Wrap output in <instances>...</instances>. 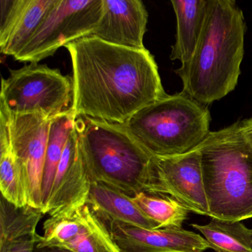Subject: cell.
<instances>
[{"mask_svg": "<svg viewBox=\"0 0 252 252\" xmlns=\"http://www.w3.org/2000/svg\"><path fill=\"white\" fill-rule=\"evenodd\" d=\"M73 67L71 110L124 125L135 113L166 96L158 67L146 48L117 46L94 36L66 45Z\"/></svg>", "mask_w": 252, "mask_h": 252, "instance_id": "6da1fadb", "label": "cell"}, {"mask_svg": "<svg viewBox=\"0 0 252 252\" xmlns=\"http://www.w3.org/2000/svg\"><path fill=\"white\" fill-rule=\"evenodd\" d=\"M246 25L232 0H208L203 31L192 57L175 73L183 92L204 105L235 89L244 55Z\"/></svg>", "mask_w": 252, "mask_h": 252, "instance_id": "7a4b0ae2", "label": "cell"}, {"mask_svg": "<svg viewBox=\"0 0 252 252\" xmlns=\"http://www.w3.org/2000/svg\"><path fill=\"white\" fill-rule=\"evenodd\" d=\"M79 150L92 181L130 197L156 194V157L123 125L76 116Z\"/></svg>", "mask_w": 252, "mask_h": 252, "instance_id": "3957f363", "label": "cell"}, {"mask_svg": "<svg viewBox=\"0 0 252 252\" xmlns=\"http://www.w3.org/2000/svg\"><path fill=\"white\" fill-rule=\"evenodd\" d=\"M197 148L209 217L228 221L252 218V148L240 122L210 132Z\"/></svg>", "mask_w": 252, "mask_h": 252, "instance_id": "277c9868", "label": "cell"}, {"mask_svg": "<svg viewBox=\"0 0 252 252\" xmlns=\"http://www.w3.org/2000/svg\"><path fill=\"white\" fill-rule=\"evenodd\" d=\"M207 106L184 92L166 95L124 124L155 157L179 156L200 145L210 133Z\"/></svg>", "mask_w": 252, "mask_h": 252, "instance_id": "5b68a950", "label": "cell"}, {"mask_svg": "<svg viewBox=\"0 0 252 252\" xmlns=\"http://www.w3.org/2000/svg\"><path fill=\"white\" fill-rule=\"evenodd\" d=\"M73 100V80L58 69L31 64L11 70L2 79L0 104L11 114L40 115L53 119Z\"/></svg>", "mask_w": 252, "mask_h": 252, "instance_id": "8992f818", "label": "cell"}, {"mask_svg": "<svg viewBox=\"0 0 252 252\" xmlns=\"http://www.w3.org/2000/svg\"><path fill=\"white\" fill-rule=\"evenodd\" d=\"M103 12V0H57L21 52L20 63L38 64L62 47L90 36Z\"/></svg>", "mask_w": 252, "mask_h": 252, "instance_id": "52a82bcc", "label": "cell"}, {"mask_svg": "<svg viewBox=\"0 0 252 252\" xmlns=\"http://www.w3.org/2000/svg\"><path fill=\"white\" fill-rule=\"evenodd\" d=\"M36 247H59L73 252H121L104 222L88 203L50 217Z\"/></svg>", "mask_w": 252, "mask_h": 252, "instance_id": "ba28073f", "label": "cell"}, {"mask_svg": "<svg viewBox=\"0 0 252 252\" xmlns=\"http://www.w3.org/2000/svg\"><path fill=\"white\" fill-rule=\"evenodd\" d=\"M156 194L168 195L189 212L209 217L197 147L179 156L156 157Z\"/></svg>", "mask_w": 252, "mask_h": 252, "instance_id": "9c48e42d", "label": "cell"}, {"mask_svg": "<svg viewBox=\"0 0 252 252\" xmlns=\"http://www.w3.org/2000/svg\"><path fill=\"white\" fill-rule=\"evenodd\" d=\"M51 120L40 115L10 113L11 142L29 178L31 206L41 210L42 178Z\"/></svg>", "mask_w": 252, "mask_h": 252, "instance_id": "30bf717a", "label": "cell"}, {"mask_svg": "<svg viewBox=\"0 0 252 252\" xmlns=\"http://www.w3.org/2000/svg\"><path fill=\"white\" fill-rule=\"evenodd\" d=\"M105 225L121 252H203L210 249L200 234L182 228L149 229L120 222Z\"/></svg>", "mask_w": 252, "mask_h": 252, "instance_id": "8fae6325", "label": "cell"}, {"mask_svg": "<svg viewBox=\"0 0 252 252\" xmlns=\"http://www.w3.org/2000/svg\"><path fill=\"white\" fill-rule=\"evenodd\" d=\"M92 181L74 128L64 147L48 203L42 212L54 216L87 203Z\"/></svg>", "mask_w": 252, "mask_h": 252, "instance_id": "7c38bea8", "label": "cell"}, {"mask_svg": "<svg viewBox=\"0 0 252 252\" xmlns=\"http://www.w3.org/2000/svg\"><path fill=\"white\" fill-rule=\"evenodd\" d=\"M148 13L140 0H103L101 20L90 36L117 46L146 49Z\"/></svg>", "mask_w": 252, "mask_h": 252, "instance_id": "4fadbf2b", "label": "cell"}, {"mask_svg": "<svg viewBox=\"0 0 252 252\" xmlns=\"http://www.w3.org/2000/svg\"><path fill=\"white\" fill-rule=\"evenodd\" d=\"M57 0H1L0 51L15 57L29 42Z\"/></svg>", "mask_w": 252, "mask_h": 252, "instance_id": "5bb4252c", "label": "cell"}, {"mask_svg": "<svg viewBox=\"0 0 252 252\" xmlns=\"http://www.w3.org/2000/svg\"><path fill=\"white\" fill-rule=\"evenodd\" d=\"M43 215L40 209L19 207L1 197L0 252H34L39 237L36 226Z\"/></svg>", "mask_w": 252, "mask_h": 252, "instance_id": "9a60e30c", "label": "cell"}, {"mask_svg": "<svg viewBox=\"0 0 252 252\" xmlns=\"http://www.w3.org/2000/svg\"><path fill=\"white\" fill-rule=\"evenodd\" d=\"M0 190L2 197L19 207L31 206L27 174L11 142L10 113L0 104Z\"/></svg>", "mask_w": 252, "mask_h": 252, "instance_id": "2e32d148", "label": "cell"}, {"mask_svg": "<svg viewBox=\"0 0 252 252\" xmlns=\"http://www.w3.org/2000/svg\"><path fill=\"white\" fill-rule=\"evenodd\" d=\"M87 203L104 222H120L149 229L158 225L147 218L132 197L99 181H93Z\"/></svg>", "mask_w": 252, "mask_h": 252, "instance_id": "e0dca14e", "label": "cell"}, {"mask_svg": "<svg viewBox=\"0 0 252 252\" xmlns=\"http://www.w3.org/2000/svg\"><path fill=\"white\" fill-rule=\"evenodd\" d=\"M171 3L176 16L177 32L170 60L185 64L192 57L200 39L208 0H172Z\"/></svg>", "mask_w": 252, "mask_h": 252, "instance_id": "ac0fdd59", "label": "cell"}, {"mask_svg": "<svg viewBox=\"0 0 252 252\" xmlns=\"http://www.w3.org/2000/svg\"><path fill=\"white\" fill-rule=\"evenodd\" d=\"M76 119V116L70 107L51 119L42 178V212L48 203L64 147L74 129Z\"/></svg>", "mask_w": 252, "mask_h": 252, "instance_id": "d6986e66", "label": "cell"}, {"mask_svg": "<svg viewBox=\"0 0 252 252\" xmlns=\"http://www.w3.org/2000/svg\"><path fill=\"white\" fill-rule=\"evenodd\" d=\"M215 252H252V229L241 221L212 218L206 225L191 224Z\"/></svg>", "mask_w": 252, "mask_h": 252, "instance_id": "ffe728a7", "label": "cell"}, {"mask_svg": "<svg viewBox=\"0 0 252 252\" xmlns=\"http://www.w3.org/2000/svg\"><path fill=\"white\" fill-rule=\"evenodd\" d=\"M141 212L158 225L159 228H182L189 211L168 195H153L141 192L132 197Z\"/></svg>", "mask_w": 252, "mask_h": 252, "instance_id": "44dd1931", "label": "cell"}, {"mask_svg": "<svg viewBox=\"0 0 252 252\" xmlns=\"http://www.w3.org/2000/svg\"><path fill=\"white\" fill-rule=\"evenodd\" d=\"M240 125L243 135L252 148V117L241 121Z\"/></svg>", "mask_w": 252, "mask_h": 252, "instance_id": "7402d4cb", "label": "cell"}, {"mask_svg": "<svg viewBox=\"0 0 252 252\" xmlns=\"http://www.w3.org/2000/svg\"><path fill=\"white\" fill-rule=\"evenodd\" d=\"M34 252H73L68 249L59 247H36Z\"/></svg>", "mask_w": 252, "mask_h": 252, "instance_id": "603a6c76", "label": "cell"}]
</instances>
